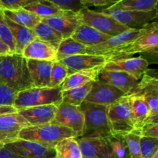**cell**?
I'll return each instance as SVG.
<instances>
[{"label": "cell", "instance_id": "obj_1", "mask_svg": "<svg viewBox=\"0 0 158 158\" xmlns=\"http://www.w3.org/2000/svg\"><path fill=\"white\" fill-rule=\"evenodd\" d=\"M0 82L16 94L34 87L26 60L23 56L12 53L0 56Z\"/></svg>", "mask_w": 158, "mask_h": 158}, {"label": "cell", "instance_id": "obj_2", "mask_svg": "<svg viewBox=\"0 0 158 158\" xmlns=\"http://www.w3.org/2000/svg\"><path fill=\"white\" fill-rule=\"evenodd\" d=\"M77 137L71 130L51 122L40 126H29L20 131L18 139L29 140L46 148L54 149L57 143L64 139Z\"/></svg>", "mask_w": 158, "mask_h": 158}, {"label": "cell", "instance_id": "obj_3", "mask_svg": "<svg viewBox=\"0 0 158 158\" xmlns=\"http://www.w3.org/2000/svg\"><path fill=\"white\" fill-rule=\"evenodd\" d=\"M158 51V25L152 22L144 26L143 32L125 47L115 51L107 56V62L127 58L136 53H150L157 55Z\"/></svg>", "mask_w": 158, "mask_h": 158}, {"label": "cell", "instance_id": "obj_4", "mask_svg": "<svg viewBox=\"0 0 158 158\" xmlns=\"http://www.w3.org/2000/svg\"><path fill=\"white\" fill-rule=\"evenodd\" d=\"M80 108L84 114V128L81 137L108 139L112 136L106 106L83 103Z\"/></svg>", "mask_w": 158, "mask_h": 158}, {"label": "cell", "instance_id": "obj_5", "mask_svg": "<svg viewBox=\"0 0 158 158\" xmlns=\"http://www.w3.org/2000/svg\"><path fill=\"white\" fill-rule=\"evenodd\" d=\"M62 103L60 87H31L18 92L14 100L13 106L17 110L26 109L44 105L58 106Z\"/></svg>", "mask_w": 158, "mask_h": 158}, {"label": "cell", "instance_id": "obj_6", "mask_svg": "<svg viewBox=\"0 0 158 158\" xmlns=\"http://www.w3.org/2000/svg\"><path fill=\"white\" fill-rule=\"evenodd\" d=\"M106 117L112 135L125 136L134 131L128 96L106 106Z\"/></svg>", "mask_w": 158, "mask_h": 158}, {"label": "cell", "instance_id": "obj_7", "mask_svg": "<svg viewBox=\"0 0 158 158\" xmlns=\"http://www.w3.org/2000/svg\"><path fill=\"white\" fill-rule=\"evenodd\" d=\"M77 15L80 23L87 25L110 37L131 29L110 15H106L103 12L91 10L89 9L84 8L81 9Z\"/></svg>", "mask_w": 158, "mask_h": 158}, {"label": "cell", "instance_id": "obj_8", "mask_svg": "<svg viewBox=\"0 0 158 158\" xmlns=\"http://www.w3.org/2000/svg\"><path fill=\"white\" fill-rule=\"evenodd\" d=\"M100 12L110 15L122 25L132 29L143 28L152 23L158 15V9L150 12H135L121 10L112 6L104 8Z\"/></svg>", "mask_w": 158, "mask_h": 158}, {"label": "cell", "instance_id": "obj_9", "mask_svg": "<svg viewBox=\"0 0 158 158\" xmlns=\"http://www.w3.org/2000/svg\"><path fill=\"white\" fill-rule=\"evenodd\" d=\"M53 123L71 130L81 137L84 128V114L80 106H73L62 102L57 106Z\"/></svg>", "mask_w": 158, "mask_h": 158}, {"label": "cell", "instance_id": "obj_10", "mask_svg": "<svg viewBox=\"0 0 158 158\" xmlns=\"http://www.w3.org/2000/svg\"><path fill=\"white\" fill-rule=\"evenodd\" d=\"M144 27L141 29H128L117 35L110 37L109 40L93 47H88L89 55H100L109 56L115 51L125 47L135 40L143 32Z\"/></svg>", "mask_w": 158, "mask_h": 158}, {"label": "cell", "instance_id": "obj_11", "mask_svg": "<svg viewBox=\"0 0 158 158\" xmlns=\"http://www.w3.org/2000/svg\"><path fill=\"white\" fill-rule=\"evenodd\" d=\"M105 70L122 71L140 80L149 70V62L141 56L127 57L109 61L103 68Z\"/></svg>", "mask_w": 158, "mask_h": 158}, {"label": "cell", "instance_id": "obj_12", "mask_svg": "<svg viewBox=\"0 0 158 158\" xmlns=\"http://www.w3.org/2000/svg\"><path fill=\"white\" fill-rule=\"evenodd\" d=\"M29 126L18 112L0 115V144L4 146L16 140L20 131Z\"/></svg>", "mask_w": 158, "mask_h": 158}, {"label": "cell", "instance_id": "obj_13", "mask_svg": "<svg viewBox=\"0 0 158 158\" xmlns=\"http://www.w3.org/2000/svg\"><path fill=\"white\" fill-rule=\"evenodd\" d=\"M128 96H140L148 105L150 115H158V80L148 73L139 80L134 90Z\"/></svg>", "mask_w": 158, "mask_h": 158}, {"label": "cell", "instance_id": "obj_14", "mask_svg": "<svg viewBox=\"0 0 158 158\" xmlns=\"http://www.w3.org/2000/svg\"><path fill=\"white\" fill-rule=\"evenodd\" d=\"M123 96L124 94L114 86L97 80L93 83L92 88L83 103L107 106Z\"/></svg>", "mask_w": 158, "mask_h": 158}, {"label": "cell", "instance_id": "obj_15", "mask_svg": "<svg viewBox=\"0 0 158 158\" xmlns=\"http://www.w3.org/2000/svg\"><path fill=\"white\" fill-rule=\"evenodd\" d=\"M6 149L23 158H53L54 149L46 148L29 140L17 139L15 141L4 145Z\"/></svg>", "mask_w": 158, "mask_h": 158}, {"label": "cell", "instance_id": "obj_16", "mask_svg": "<svg viewBox=\"0 0 158 158\" xmlns=\"http://www.w3.org/2000/svg\"><path fill=\"white\" fill-rule=\"evenodd\" d=\"M67 69L68 75L82 70L103 67L107 63L105 56L81 54L66 57L60 60Z\"/></svg>", "mask_w": 158, "mask_h": 158}, {"label": "cell", "instance_id": "obj_17", "mask_svg": "<svg viewBox=\"0 0 158 158\" xmlns=\"http://www.w3.org/2000/svg\"><path fill=\"white\" fill-rule=\"evenodd\" d=\"M83 158H114L107 139L76 137Z\"/></svg>", "mask_w": 158, "mask_h": 158}, {"label": "cell", "instance_id": "obj_18", "mask_svg": "<svg viewBox=\"0 0 158 158\" xmlns=\"http://www.w3.org/2000/svg\"><path fill=\"white\" fill-rule=\"evenodd\" d=\"M97 80L114 86L121 91L124 96L130 95L139 83V80L125 72L105 70L103 69L99 74Z\"/></svg>", "mask_w": 158, "mask_h": 158}, {"label": "cell", "instance_id": "obj_19", "mask_svg": "<svg viewBox=\"0 0 158 158\" xmlns=\"http://www.w3.org/2000/svg\"><path fill=\"white\" fill-rule=\"evenodd\" d=\"M41 21L60 33L63 39L72 36L77 28L80 24L77 14L69 12H66L63 15L42 19Z\"/></svg>", "mask_w": 158, "mask_h": 158}, {"label": "cell", "instance_id": "obj_20", "mask_svg": "<svg viewBox=\"0 0 158 158\" xmlns=\"http://www.w3.org/2000/svg\"><path fill=\"white\" fill-rule=\"evenodd\" d=\"M57 106L44 105L33 106L18 110V114L29 123L30 126H40L53 121Z\"/></svg>", "mask_w": 158, "mask_h": 158}, {"label": "cell", "instance_id": "obj_21", "mask_svg": "<svg viewBox=\"0 0 158 158\" xmlns=\"http://www.w3.org/2000/svg\"><path fill=\"white\" fill-rule=\"evenodd\" d=\"M56 50L52 45L35 38L26 46L22 56L26 60L53 62L56 60Z\"/></svg>", "mask_w": 158, "mask_h": 158}, {"label": "cell", "instance_id": "obj_22", "mask_svg": "<svg viewBox=\"0 0 158 158\" xmlns=\"http://www.w3.org/2000/svg\"><path fill=\"white\" fill-rule=\"evenodd\" d=\"M28 70L35 87H49L52 62L26 60Z\"/></svg>", "mask_w": 158, "mask_h": 158}, {"label": "cell", "instance_id": "obj_23", "mask_svg": "<svg viewBox=\"0 0 158 158\" xmlns=\"http://www.w3.org/2000/svg\"><path fill=\"white\" fill-rule=\"evenodd\" d=\"M71 37L86 47L97 46L110 38L109 35H105L97 29L83 23L79 25Z\"/></svg>", "mask_w": 158, "mask_h": 158}, {"label": "cell", "instance_id": "obj_24", "mask_svg": "<svg viewBox=\"0 0 158 158\" xmlns=\"http://www.w3.org/2000/svg\"><path fill=\"white\" fill-rule=\"evenodd\" d=\"M5 19L13 37L15 53L22 55L26 46L35 39L33 30L14 23L6 16H5Z\"/></svg>", "mask_w": 158, "mask_h": 158}, {"label": "cell", "instance_id": "obj_25", "mask_svg": "<svg viewBox=\"0 0 158 158\" xmlns=\"http://www.w3.org/2000/svg\"><path fill=\"white\" fill-rule=\"evenodd\" d=\"M103 67L95 68L87 70H82L79 72L69 74L65 79L64 82L61 85L62 91L68 90L73 88L80 87L84 86L90 82H94L98 79L99 74L101 72Z\"/></svg>", "mask_w": 158, "mask_h": 158}, {"label": "cell", "instance_id": "obj_26", "mask_svg": "<svg viewBox=\"0 0 158 158\" xmlns=\"http://www.w3.org/2000/svg\"><path fill=\"white\" fill-rule=\"evenodd\" d=\"M130 100L131 114L134 126V132L140 134V131L150 115L148 105L140 96H128Z\"/></svg>", "mask_w": 158, "mask_h": 158}, {"label": "cell", "instance_id": "obj_27", "mask_svg": "<svg viewBox=\"0 0 158 158\" xmlns=\"http://www.w3.org/2000/svg\"><path fill=\"white\" fill-rule=\"evenodd\" d=\"M23 9L35 14L41 19L55 15H63L67 12L59 9L51 0H33Z\"/></svg>", "mask_w": 158, "mask_h": 158}, {"label": "cell", "instance_id": "obj_28", "mask_svg": "<svg viewBox=\"0 0 158 158\" xmlns=\"http://www.w3.org/2000/svg\"><path fill=\"white\" fill-rule=\"evenodd\" d=\"M81 54H89L88 47L76 41L72 37L63 39L57 48L56 60L60 61L66 57Z\"/></svg>", "mask_w": 158, "mask_h": 158}, {"label": "cell", "instance_id": "obj_29", "mask_svg": "<svg viewBox=\"0 0 158 158\" xmlns=\"http://www.w3.org/2000/svg\"><path fill=\"white\" fill-rule=\"evenodd\" d=\"M157 5V0H120L110 6L121 10L150 12L158 9Z\"/></svg>", "mask_w": 158, "mask_h": 158}, {"label": "cell", "instance_id": "obj_30", "mask_svg": "<svg viewBox=\"0 0 158 158\" xmlns=\"http://www.w3.org/2000/svg\"><path fill=\"white\" fill-rule=\"evenodd\" d=\"M3 14L14 23L31 29H33L41 21L40 17L23 8L16 11H3Z\"/></svg>", "mask_w": 158, "mask_h": 158}, {"label": "cell", "instance_id": "obj_31", "mask_svg": "<svg viewBox=\"0 0 158 158\" xmlns=\"http://www.w3.org/2000/svg\"><path fill=\"white\" fill-rule=\"evenodd\" d=\"M56 158H83L75 137L61 140L54 148Z\"/></svg>", "mask_w": 158, "mask_h": 158}, {"label": "cell", "instance_id": "obj_32", "mask_svg": "<svg viewBox=\"0 0 158 158\" xmlns=\"http://www.w3.org/2000/svg\"><path fill=\"white\" fill-rule=\"evenodd\" d=\"M94 82L80 87L62 91V102L76 106H80L89 94Z\"/></svg>", "mask_w": 158, "mask_h": 158}, {"label": "cell", "instance_id": "obj_33", "mask_svg": "<svg viewBox=\"0 0 158 158\" xmlns=\"http://www.w3.org/2000/svg\"><path fill=\"white\" fill-rule=\"evenodd\" d=\"M32 30L35 34V38L52 45L56 49L63 40V37L60 33L42 21H40L32 29Z\"/></svg>", "mask_w": 158, "mask_h": 158}, {"label": "cell", "instance_id": "obj_34", "mask_svg": "<svg viewBox=\"0 0 158 158\" xmlns=\"http://www.w3.org/2000/svg\"><path fill=\"white\" fill-rule=\"evenodd\" d=\"M114 158H130L129 150L124 136L112 135L107 139Z\"/></svg>", "mask_w": 158, "mask_h": 158}, {"label": "cell", "instance_id": "obj_35", "mask_svg": "<svg viewBox=\"0 0 158 158\" xmlns=\"http://www.w3.org/2000/svg\"><path fill=\"white\" fill-rule=\"evenodd\" d=\"M67 76L68 73L66 66L58 60L53 61L52 64V68H51L49 87H60Z\"/></svg>", "mask_w": 158, "mask_h": 158}, {"label": "cell", "instance_id": "obj_36", "mask_svg": "<svg viewBox=\"0 0 158 158\" xmlns=\"http://www.w3.org/2000/svg\"><path fill=\"white\" fill-rule=\"evenodd\" d=\"M0 40L2 41L13 53H15V43L11 31L5 19L3 11L0 9Z\"/></svg>", "mask_w": 158, "mask_h": 158}, {"label": "cell", "instance_id": "obj_37", "mask_svg": "<svg viewBox=\"0 0 158 158\" xmlns=\"http://www.w3.org/2000/svg\"><path fill=\"white\" fill-rule=\"evenodd\" d=\"M140 148L142 158H152L158 151V138L140 136Z\"/></svg>", "mask_w": 158, "mask_h": 158}, {"label": "cell", "instance_id": "obj_38", "mask_svg": "<svg viewBox=\"0 0 158 158\" xmlns=\"http://www.w3.org/2000/svg\"><path fill=\"white\" fill-rule=\"evenodd\" d=\"M124 137L127 143L130 158H142L140 148V134L132 132L125 135Z\"/></svg>", "mask_w": 158, "mask_h": 158}, {"label": "cell", "instance_id": "obj_39", "mask_svg": "<svg viewBox=\"0 0 158 158\" xmlns=\"http://www.w3.org/2000/svg\"><path fill=\"white\" fill-rule=\"evenodd\" d=\"M53 4L62 11L73 12L77 14L81 9H84L81 0H51Z\"/></svg>", "mask_w": 158, "mask_h": 158}, {"label": "cell", "instance_id": "obj_40", "mask_svg": "<svg viewBox=\"0 0 158 158\" xmlns=\"http://www.w3.org/2000/svg\"><path fill=\"white\" fill-rule=\"evenodd\" d=\"M33 0H0V9L2 11H16L23 9Z\"/></svg>", "mask_w": 158, "mask_h": 158}, {"label": "cell", "instance_id": "obj_41", "mask_svg": "<svg viewBox=\"0 0 158 158\" xmlns=\"http://www.w3.org/2000/svg\"><path fill=\"white\" fill-rule=\"evenodd\" d=\"M16 93L0 82V105L13 106Z\"/></svg>", "mask_w": 158, "mask_h": 158}, {"label": "cell", "instance_id": "obj_42", "mask_svg": "<svg viewBox=\"0 0 158 158\" xmlns=\"http://www.w3.org/2000/svg\"><path fill=\"white\" fill-rule=\"evenodd\" d=\"M141 137L158 138V124L154 123H144L140 131Z\"/></svg>", "mask_w": 158, "mask_h": 158}, {"label": "cell", "instance_id": "obj_43", "mask_svg": "<svg viewBox=\"0 0 158 158\" xmlns=\"http://www.w3.org/2000/svg\"><path fill=\"white\" fill-rule=\"evenodd\" d=\"M81 1L85 9H89V6H93V7L106 6V7H109V6L114 4L116 2L112 1V0H81Z\"/></svg>", "mask_w": 158, "mask_h": 158}, {"label": "cell", "instance_id": "obj_44", "mask_svg": "<svg viewBox=\"0 0 158 158\" xmlns=\"http://www.w3.org/2000/svg\"><path fill=\"white\" fill-rule=\"evenodd\" d=\"M0 158H23L14 154L9 150L6 149L4 146L0 149Z\"/></svg>", "mask_w": 158, "mask_h": 158}, {"label": "cell", "instance_id": "obj_45", "mask_svg": "<svg viewBox=\"0 0 158 158\" xmlns=\"http://www.w3.org/2000/svg\"><path fill=\"white\" fill-rule=\"evenodd\" d=\"M18 110L13 106H7V105H0V115L8 114H14L17 113Z\"/></svg>", "mask_w": 158, "mask_h": 158}, {"label": "cell", "instance_id": "obj_46", "mask_svg": "<svg viewBox=\"0 0 158 158\" xmlns=\"http://www.w3.org/2000/svg\"><path fill=\"white\" fill-rule=\"evenodd\" d=\"M12 53H13V52L10 50V49L2 41L0 40V56H7Z\"/></svg>", "mask_w": 158, "mask_h": 158}, {"label": "cell", "instance_id": "obj_47", "mask_svg": "<svg viewBox=\"0 0 158 158\" xmlns=\"http://www.w3.org/2000/svg\"><path fill=\"white\" fill-rule=\"evenodd\" d=\"M152 158H158V151H156L155 154H154V155L153 156Z\"/></svg>", "mask_w": 158, "mask_h": 158}, {"label": "cell", "instance_id": "obj_48", "mask_svg": "<svg viewBox=\"0 0 158 158\" xmlns=\"http://www.w3.org/2000/svg\"><path fill=\"white\" fill-rule=\"evenodd\" d=\"M2 147H3V145L0 144V149H1V148H2Z\"/></svg>", "mask_w": 158, "mask_h": 158}, {"label": "cell", "instance_id": "obj_49", "mask_svg": "<svg viewBox=\"0 0 158 158\" xmlns=\"http://www.w3.org/2000/svg\"><path fill=\"white\" fill-rule=\"evenodd\" d=\"M53 158H56V157H53Z\"/></svg>", "mask_w": 158, "mask_h": 158}, {"label": "cell", "instance_id": "obj_50", "mask_svg": "<svg viewBox=\"0 0 158 158\" xmlns=\"http://www.w3.org/2000/svg\"></svg>", "mask_w": 158, "mask_h": 158}]
</instances>
